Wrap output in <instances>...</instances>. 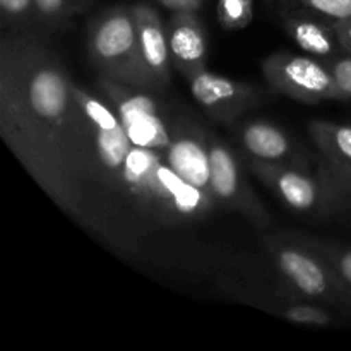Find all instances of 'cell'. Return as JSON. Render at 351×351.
Instances as JSON below:
<instances>
[{
  "label": "cell",
  "mask_w": 351,
  "mask_h": 351,
  "mask_svg": "<svg viewBox=\"0 0 351 351\" xmlns=\"http://www.w3.org/2000/svg\"><path fill=\"white\" fill-rule=\"evenodd\" d=\"M75 123L72 79L55 51L31 34H3L0 132L51 201L81 223Z\"/></svg>",
  "instance_id": "6da1fadb"
},
{
  "label": "cell",
  "mask_w": 351,
  "mask_h": 351,
  "mask_svg": "<svg viewBox=\"0 0 351 351\" xmlns=\"http://www.w3.org/2000/svg\"><path fill=\"white\" fill-rule=\"evenodd\" d=\"M263 247L288 291L351 317V295L331 264L298 233H267Z\"/></svg>",
  "instance_id": "7a4b0ae2"
},
{
  "label": "cell",
  "mask_w": 351,
  "mask_h": 351,
  "mask_svg": "<svg viewBox=\"0 0 351 351\" xmlns=\"http://www.w3.org/2000/svg\"><path fill=\"white\" fill-rule=\"evenodd\" d=\"M88 53L99 75L137 88L156 89L144 65L130 3L110 7L93 21L88 36Z\"/></svg>",
  "instance_id": "3957f363"
},
{
  "label": "cell",
  "mask_w": 351,
  "mask_h": 351,
  "mask_svg": "<svg viewBox=\"0 0 351 351\" xmlns=\"http://www.w3.org/2000/svg\"><path fill=\"white\" fill-rule=\"evenodd\" d=\"M267 86L278 95L305 105L346 101L324 60L312 55L274 51L261 62Z\"/></svg>",
  "instance_id": "277c9868"
},
{
  "label": "cell",
  "mask_w": 351,
  "mask_h": 351,
  "mask_svg": "<svg viewBox=\"0 0 351 351\" xmlns=\"http://www.w3.org/2000/svg\"><path fill=\"white\" fill-rule=\"evenodd\" d=\"M96 82L103 98L115 110L130 143L134 146L156 149L167 156L171 144L168 117H165L156 99L149 95L151 89L113 81L105 75L96 77Z\"/></svg>",
  "instance_id": "5b68a950"
},
{
  "label": "cell",
  "mask_w": 351,
  "mask_h": 351,
  "mask_svg": "<svg viewBox=\"0 0 351 351\" xmlns=\"http://www.w3.org/2000/svg\"><path fill=\"white\" fill-rule=\"evenodd\" d=\"M208 153L209 182L216 204L242 215L256 230L267 232L273 225V218L250 187L232 147L216 134L208 132Z\"/></svg>",
  "instance_id": "8992f818"
},
{
  "label": "cell",
  "mask_w": 351,
  "mask_h": 351,
  "mask_svg": "<svg viewBox=\"0 0 351 351\" xmlns=\"http://www.w3.org/2000/svg\"><path fill=\"white\" fill-rule=\"evenodd\" d=\"M249 165L269 191L300 216L308 219L335 218L331 187L319 170L312 173L307 168L252 160Z\"/></svg>",
  "instance_id": "52a82bcc"
},
{
  "label": "cell",
  "mask_w": 351,
  "mask_h": 351,
  "mask_svg": "<svg viewBox=\"0 0 351 351\" xmlns=\"http://www.w3.org/2000/svg\"><path fill=\"white\" fill-rule=\"evenodd\" d=\"M192 96L202 110L216 122L230 125L249 110L269 99L273 89L250 82L237 81L226 75L213 74L208 69L189 79Z\"/></svg>",
  "instance_id": "ba28073f"
},
{
  "label": "cell",
  "mask_w": 351,
  "mask_h": 351,
  "mask_svg": "<svg viewBox=\"0 0 351 351\" xmlns=\"http://www.w3.org/2000/svg\"><path fill=\"white\" fill-rule=\"evenodd\" d=\"M171 144L167 151V161L178 177L199 191L213 195L209 182L208 132L197 123L168 117Z\"/></svg>",
  "instance_id": "9c48e42d"
},
{
  "label": "cell",
  "mask_w": 351,
  "mask_h": 351,
  "mask_svg": "<svg viewBox=\"0 0 351 351\" xmlns=\"http://www.w3.org/2000/svg\"><path fill=\"white\" fill-rule=\"evenodd\" d=\"M167 36L171 65L187 81L199 72L206 71L208 41H206L204 26L197 14H171L170 21L167 23Z\"/></svg>",
  "instance_id": "30bf717a"
},
{
  "label": "cell",
  "mask_w": 351,
  "mask_h": 351,
  "mask_svg": "<svg viewBox=\"0 0 351 351\" xmlns=\"http://www.w3.org/2000/svg\"><path fill=\"white\" fill-rule=\"evenodd\" d=\"M130 7L136 17L144 65L153 77L156 89H161L171 79V57L170 47H168L167 24L163 23L160 12L151 3L134 2L130 3Z\"/></svg>",
  "instance_id": "8fae6325"
},
{
  "label": "cell",
  "mask_w": 351,
  "mask_h": 351,
  "mask_svg": "<svg viewBox=\"0 0 351 351\" xmlns=\"http://www.w3.org/2000/svg\"><path fill=\"white\" fill-rule=\"evenodd\" d=\"M240 144L252 161L307 168L308 160L298 151L285 130L266 120H252L243 123L239 132Z\"/></svg>",
  "instance_id": "7c38bea8"
},
{
  "label": "cell",
  "mask_w": 351,
  "mask_h": 351,
  "mask_svg": "<svg viewBox=\"0 0 351 351\" xmlns=\"http://www.w3.org/2000/svg\"><path fill=\"white\" fill-rule=\"evenodd\" d=\"M300 9L302 10H298L297 7V10H290V12L285 10L281 16L285 31L295 41V45L300 50L307 51L308 55L321 58V60H328V58L343 53L331 21L324 19L304 7Z\"/></svg>",
  "instance_id": "4fadbf2b"
},
{
  "label": "cell",
  "mask_w": 351,
  "mask_h": 351,
  "mask_svg": "<svg viewBox=\"0 0 351 351\" xmlns=\"http://www.w3.org/2000/svg\"><path fill=\"white\" fill-rule=\"evenodd\" d=\"M308 136L322 158L351 167V125L312 120L308 122Z\"/></svg>",
  "instance_id": "5bb4252c"
},
{
  "label": "cell",
  "mask_w": 351,
  "mask_h": 351,
  "mask_svg": "<svg viewBox=\"0 0 351 351\" xmlns=\"http://www.w3.org/2000/svg\"><path fill=\"white\" fill-rule=\"evenodd\" d=\"M319 171L324 175L331 187L335 218L351 225V167L336 165L322 158L319 163Z\"/></svg>",
  "instance_id": "9a60e30c"
},
{
  "label": "cell",
  "mask_w": 351,
  "mask_h": 351,
  "mask_svg": "<svg viewBox=\"0 0 351 351\" xmlns=\"http://www.w3.org/2000/svg\"><path fill=\"white\" fill-rule=\"evenodd\" d=\"M300 237L331 264V267L336 271L339 280L343 281V285L351 295V245H341V243L314 239V237L307 235Z\"/></svg>",
  "instance_id": "2e32d148"
},
{
  "label": "cell",
  "mask_w": 351,
  "mask_h": 351,
  "mask_svg": "<svg viewBox=\"0 0 351 351\" xmlns=\"http://www.w3.org/2000/svg\"><path fill=\"white\" fill-rule=\"evenodd\" d=\"M2 23L5 34L23 36L36 24L34 0H0Z\"/></svg>",
  "instance_id": "e0dca14e"
},
{
  "label": "cell",
  "mask_w": 351,
  "mask_h": 351,
  "mask_svg": "<svg viewBox=\"0 0 351 351\" xmlns=\"http://www.w3.org/2000/svg\"><path fill=\"white\" fill-rule=\"evenodd\" d=\"M86 0H34L36 26L43 29H58L74 16Z\"/></svg>",
  "instance_id": "ac0fdd59"
},
{
  "label": "cell",
  "mask_w": 351,
  "mask_h": 351,
  "mask_svg": "<svg viewBox=\"0 0 351 351\" xmlns=\"http://www.w3.org/2000/svg\"><path fill=\"white\" fill-rule=\"evenodd\" d=\"M254 19V0H218V23L226 31L243 29Z\"/></svg>",
  "instance_id": "d6986e66"
},
{
  "label": "cell",
  "mask_w": 351,
  "mask_h": 351,
  "mask_svg": "<svg viewBox=\"0 0 351 351\" xmlns=\"http://www.w3.org/2000/svg\"><path fill=\"white\" fill-rule=\"evenodd\" d=\"M283 3L304 7L331 23L351 19V0H283Z\"/></svg>",
  "instance_id": "ffe728a7"
},
{
  "label": "cell",
  "mask_w": 351,
  "mask_h": 351,
  "mask_svg": "<svg viewBox=\"0 0 351 351\" xmlns=\"http://www.w3.org/2000/svg\"><path fill=\"white\" fill-rule=\"evenodd\" d=\"M324 62L331 71L339 91L345 95L346 101H351V55L339 53Z\"/></svg>",
  "instance_id": "44dd1931"
},
{
  "label": "cell",
  "mask_w": 351,
  "mask_h": 351,
  "mask_svg": "<svg viewBox=\"0 0 351 351\" xmlns=\"http://www.w3.org/2000/svg\"><path fill=\"white\" fill-rule=\"evenodd\" d=\"M163 9L170 10L171 14L178 12H189V14H197L201 10L204 0H153Z\"/></svg>",
  "instance_id": "7402d4cb"
},
{
  "label": "cell",
  "mask_w": 351,
  "mask_h": 351,
  "mask_svg": "<svg viewBox=\"0 0 351 351\" xmlns=\"http://www.w3.org/2000/svg\"><path fill=\"white\" fill-rule=\"evenodd\" d=\"M338 36L339 45H341L343 53L351 55V19L350 21H339V23H332Z\"/></svg>",
  "instance_id": "603a6c76"
},
{
  "label": "cell",
  "mask_w": 351,
  "mask_h": 351,
  "mask_svg": "<svg viewBox=\"0 0 351 351\" xmlns=\"http://www.w3.org/2000/svg\"><path fill=\"white\" fill-rule=\"evenodd\" d=\"M281 2H283V0H281Z\"/></svg>",
  "instance_id": "cb8c5ba5"
}]
</instances>
